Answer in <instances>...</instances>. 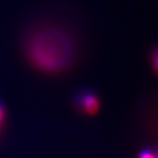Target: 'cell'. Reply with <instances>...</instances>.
<instances>
[{
  "label": "cell",
  "mask_w": 158,
  "mask_h": 158,
  "mask_svg": "<svg viewBox=\"0 0 158 158\" xmlns=\"http://www.w3.org/2000/svg\"><path fill=\"white\" fill-rule=\"evenodd\" d=\"M28 56L39 70L49 73L63 71L74 58V45L67 34L58 29H44L28 43Z\"/></svg>",
  "instance_id": "obj_1"
},
{
  "label": "cell",
  "mask_w": 158,
  "mask_h": 158,
  "mask_svg": "<svg viewBox=\"0 0 158 158\" xmlns=\"http://www.w3.org/2000/svg\"><path fill=\"white\" fill-rule=\"evenodd\" d=\"M77 106L88 115H94L100 109V101L94 93L86 91L77 99Z\"/></svg>",
  "instance_id": "obj_2"
},
{
  "label": "cell",
  "mask_w": 158,
  "mask_h": 158,
  "mask_svg": "<svg viewBox=\"0 0 158 158\" xmlns=\"http://www.w3.org/2000/svg\"><path fill=\"white\" fill-rule=\"evenodd\" d=\"M139 158H157L156 153L151 149H146L143 150L139 155Z\"/></svg>",
  "instance_id": "obj_3"
},
{
  "label": "cell",
  "mask_w": 158,
  "mask_h": 158,
  "mask_svg": "<svg viewBox=\"0 0 158 158\" xmlns=\"http://www.w3.org/2000/svg\"><path fill=\"white\" fill-rule=\"evenodd\" d=\"M4 117H5V112H4V108L3 106L0 104V128L3 124V121H4Z\"/></svg>",
  "instance_id": "obj_4"
}]
</instances>
